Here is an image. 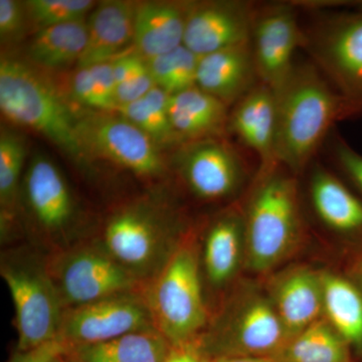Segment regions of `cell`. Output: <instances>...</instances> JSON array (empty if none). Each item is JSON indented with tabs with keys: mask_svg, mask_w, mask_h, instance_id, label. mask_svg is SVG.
Instances as JSON below:
<instances>
[{
	"mask_svg": "<svg viewBox=\"0 0 362 362\" xmlns=\"http://www.w3.org/2000/svg\"><path fill=\"white\" fill-rule=\"evenodd\" d=\"M275 94L276 162L296 175L310 165L335 123L356 109L312 62L295 64Z\"/></svg>",
	"mask_w": 362,
	"mask_h": 362,
	"instance_id": "obj_1",
	"label": "cell"
},
{
	"mask_svg": "<svg viewBox=\"0 0 362 362\" xmlns=\"http://www.w3.org/2000/svg\"><path fill=\"white\" fill-rule=\"evenodd\" d=\"M245 223L247 259L252 270L265 272L282 261L300 232L295 175L274 163L259 169Z\"/></svg>",
	"mask_w": 362,
	"mask_h": 362,
	"instance_id": "obj_2",
	"label": "cell"
},
{
	"mask_svg": "<svg viewBox=\"0 0 362 362\" xmlns=\"http://www.w3.org/2000/svg\"><path fill=\"white\" fill-rule=\"evenodd\" d=\"M0 109L11 122L45 136L78 161L88 158L78 142L77 118L54 87L25 62H0Z\"/></svg>",
	"mask_w": 362,
	"mask_h": 362,
	"instance_id": "obj_3",
	"label": "cell"
},
{
	"mask_svg": "<svg viewBox=\"0 0 362 362\" xmlns=\"http://www.w3.org/2000/svg\"><path fill=\"white\" fill-rule=\"evenodd\" d=\"M149 311L157 331L173 347L188 345L204 327L199 266L189 247H180L168 259L150 295Z\"/></svg>",
	"mask_w": 362,
	"mask_h": 362,
	"instance_id": "obj_4",
	"label": "cell"
},
{
	"mask_svg": "<svg viewBox=\"0 0 362 362\" xmlns=\"http://www.w3.org/2000/svg\"><path fill=\"white\" fill-rule=\"evenodd\" d=\"M304 30L303 49L345 100L362 106V11L337 14Z\"/></svg>",
	"mask_w": 362,
	"mask_h": 362,
	"instance_id": "obj_5",
	"label": "cell"
},
{
	"mask_svg": "<svg viewBox=\"0 0 362 362\" xmlns=\"http://www.w3.org/2000/svg\"><path fill=\"white\" fill-rule=\"evenodd\" d=\"M1 275L16 310L18 351H28L58 339L62 298L45 269L33 264H2Z\"/></svg>",
	"mask_w": 362,
	"mask_h": 362,
	"instance_id": "obj_6",
	"label": "cell"
},
{
	"mask_svg": "<svg viewBox=\"0 0 362 362\" xmlns=\"http://www.w3.org/2000/svg\"><path fill=\"white\" fill-rule=\"evenodd\" d=\"M76 130L86 156L107 159L141 176L160 175L165 163L148 135L122 116L96 112L78 117Z\"/></svg>",
	"mask_w": 362,
	"mask_h": 362,
	"instance_id": "obj_7",
	"label": "cell"
},
{
	"mask_svg": "<svg viewBox=\"0 0 362 362\" xmlns=\"http://www.w3.org/2000/svg\"><path fill=\"white\" fill-rule=\"evenodd\" d=\"M304 30L295 4L258 6L251 47L259 80L274 92L280 89L295 66V52L303 47Z\"/></svg>",
	"mask_w": 362,
	"mask_h": 362,
	"instance_id": "obj_8",
	"label": "cell"
},
{
	"mask_svg": "<svg viewBox=\"0 0 362 362\" xmlns=\"http://www.w3.org/2000/svg\"><path fill=\"white\" fill-rule=\"evenodd\" d=\"M150 322L151 315L144 304L134 298L117 295L64 314L59 338L70 350L152 329Z\"/></svg>",
	"mask_w": 362,
	"mask_h": 362,
	"instance_id": "obj_9",
	"label": "cell"
},
{
	"mask_svg": "<svg viewBox=\"0 0 362 362\" xmlns=\"http://www.w3.org/2000/svg\"><path fill=\"white\" fill-rule=\"evenodd\" d=\"M51 277L62 301L75 307L122 295L135 286L132 272L99 250L71 252Z\"/></svg>",
	"mask_w": 362,
	"mask_h": 362,
	"instance_id": "obj_10",
	"label": "cell"
},
{
	"mask_svg": "<svg viewBox=\"0 0 362 362\" xmlns=\"http://www.w3.org/2000/svg\"><path fill=\"white\" fill-rule=\"evenodd\" d=\"M257 9L240 0L192 2L183 45L202 57L250 42Z\"/></svg>",
	"mask_w": 362,
	"mask_h": 362,
	"instance_id": "obj_11",
	"label": "cell"
},
{
	"mask_svg": "<svg viewBox=\"0 0 362 362\" xmlns=\"http://www.w3.org/2000/svg\"><path fill=\"white\" fill-rule=\"evenodd\" d=\"M180 164L188 187L206 201L235 194L245 177L244 161L237 150L216 137L188 144L180 153Z\"/></svg>",
	"mask_w": 362,
	"mask_h": 362,
	"instance_id": "obj_12",
	"label": "cell"
},
{
	"mask_svg": "<svg viewBox=\"0 0 362 362\" xmlns=\"http://www.w3.org/2000/svg\"><path fill=\"white\" fill-rule=\"evenodd\" d=\"M289 341L284 325L272 302L247 300L216 343V356H275Z\"/></svg>",
	"mask_w": 362,
	"mask_h": 362,
	"instance_id": "obj_13",
	"label": "cell"
},
{
	"mask_svg": "<svg viewBox=\"0 0 362 362\" xmlns=\"http://www.w3.org/2000/svg\"><path fill=\"white\" fill-rule=\"evenodd\" d=\"M259 83L251 40L199 57L197 87L228 107L237 104Z\"/></svg>",
	"mask_w": 362,
	"mask_h": 362,
	"instance_id": "obj_14",
	"label": "cell"
},
{
	"mask_svg": "<svg viewBox=\"0 0 362 362\" xmlns=\"http://www.w3.org/2000/svg\"><path fill=\"white\" fill-rule=\"evenodd\" d=\"M228 129L242 144L252 150L259 160V169L276 163L277 103L276 94L268 86L259 83L233 105Z\"/></svg>",
	"mask_w": 362,
	"mask_h": 362,
	"instance_id": "obj_15",
	"label": "cell"
},
{
	"mask_svg": "<svg viewBox=\"0 0 362 362\" xmlns=\"http://www.w3.org/2000/svg\"><path fill=\"white\" fill-rule=\"evenodd\" d=\"M136 4L123 0L102 1L87 21L88 40L77 68L113 61L134 39Z\"/></svg>",
	"mask_w": 362,
	"mask_h": 362,
	"instance_id": "obj_16",
	"label": "cell"
},
{
	"mask_svg": "<svg viewBox=\"0 0 362 362\" xmlns=\"http://www.w3.org/2000/svg\"><path fill=\"white\" fill-rule=\"evenodd\" d=\"M190 4L175 1L136 4L133 44L143 58L148 61L183 45Z\"/></svg>",
	"mask_w": 362,
	"mask_h": 362,
	"instance_id": "obj_17",
	"label": "cell"
},
{
	"mask_svg": "<svg viewBox=\"0 0 362 362\" xmlns=\"http://www.w3.org/2000/svg\"><path fill=\"white\" fill-rule=\"evenodd\" d=\"M107 252L125 268H146L161 250L160 228L146 214L128 211L117 214L105 232Z\"/></svg>",
	"mask_w": 362,
	"mask_h": 362,
	"instance_id": "obj_18",
	"label": "cell"
},
{
	"mask_svg": "<svg viewBox=\"0 0 362 362\" xmlns=\"http://www.w3.org/2000/svg\"><path fill=\"white\" fill-rule=\"evenodd\" d=\"M273 296L289 340L319 320L323 312L321 276L307 269H296L281 278Z\"/></svg>",
	"mask_w": 362,
	"mask_h": 362,
	"instance_id": "obj_19",
	"label": "cell"
},
{
	"mask_svg": "<svg viewBox=\"0 0 362 362\" xmlns=\"http://www.w3.org/2000/svg\"><path fill=\"white\" fill-rule=\"evenodd\" d=\"M28 204L40 225L59 230L73 216V199L58 168L47 157L33 158L25 175Z\"/></svg>",
	"mask_w": 362,
	"mask_h": 362,
	"instance_id": "obj_20",
	"label": "cell"
},
{
	"mask_svg": "<svg viewBox=\"0 0 362 362\" xmlns=\"http://www.w3.org/2000/svg\"><path fill=\"white\" fill-rule=\"evenodd\" d=\"M168 114L181 141L218 137L230 119L228 107L197 86L169 96Z\"/></svg>",
	"mask_w": 362,
	"mask_h": 362,
	"instance_id": "obj_21",
	"label": "cell"
},
{
	"mask_svg": "<svg viewBox=\"0 0 362 362\" xmlns=\"http://www.w3.org/2000/svg\"><path fill=\"white\" fill-rule=\"evenodd\" d=\"M309 192L314 211L326 226L340 233L362 230V202L329 170L314 168Z\"/></svg>",
	"mask_w": 362,
	"mask_h": 362,
	"instance_id": "obj_22",
	"label": "cell"
},
{
	"mask_svg": "<svg viewBox=\"0 0 362 362\" xmlns=\"http://www.w3.org/2000/svg\"><path fill=\"white\" fill-rule=\"evenodd\" d=\"M173 346L156 329L131 332L97 344L74 347L70 362H164Z\"/></svg>",
	"mask_w": 362,
	"mask_h": 362,
	"instance_id": "obj_23",
	"label": "cell"
},
{
	"mask_svg": "<svg viewBox=\"0 0 362 362\" xmlns=\"http://www.w3.org/2000/svg\"><path fill=\"white\" fill-rule=\"evenodd\" d=\"M88 40L87 21L47 26L37 30L28 54L35 66L63 69L78 63Z\"/></svg>",
	"mask_w": 362,
	"mask_h": 362,
	"instance_id": "obj_24",
	"label": "cell"
},
{
	"mask_svg": "<svg viewBox=\"0 0 362 362\" xmlns=\"http://www.w3.org/2000/svg\"><path fill=\"white\" fill-rule=\"evenodd\" d=\"M326 320L349 346L362 350V293L346 279L321 276Z\"/></svg>",
	"mask_w": 362,
	"mask_h": 362,
	"instance_id": "obj_25",
	"label": "cell"
},
{
	"mask_svg": "<svg viewBox=\"0 0 362 362\" xmlns=\"http://www.w3.org/2000/svg\"><path fill=\"white\" fill-rule=\"evenodd\" d=\"M274 358L278 362H351L349 343L322 319L291 338Z\"/></svg>",
	"mask_w": 362,
	"mask_h": 362,
	"instance_id": "obj_26",
	"label": "cell"
},
{
	"mask_svg": "<svg viewBox=\"0 0 362 362\" xmlns=\"http://www.w3.org/2000/svg\"><path fill=\"white\" fill-rule=\"evenodd\" d=\"M244 238V221L233 214L223 216L211 226L204 247V266L214 284H223L235 274Z\"/></svg>",
	"mask_w": 362,
	"mask_h": 362,
	"instance_id": "obj_27",
	"label": "cell"
},
{
	"mask_svg": "<svg viewBox=\"0 0 362 362\" xmlns=\"http://www.w3.org/2000/svg\"><path fill=\"white\" fill-rule=\"evenodd\" d=\"M169 96L170 95L156 86L142 99L119 107L117 111L148 135L159 148L170 146L181 140L169 119Z\"/></svg>",
	"mask_w": 362,
	"mask_h": 362,
	"instance_id": "obj_28",
	"label": "cell"
},
{
	"mask_svg": "<svg viewBox=\"0 0 362 362\" xmlns=\"http://www.w3.org/2000/svg\"><path fill=\"white\" fill-rule=\"evenodd\" d=\"M199 62V57L182 45L147 64L156 87L171 96L197 86Z\"/></svg>",
	"mask_w": 362,
	"mask_h": 362,
	"instance_id": "obj_29",
	"label": "cell"
},
{
	"mask_svg": "<svg viewBox=\"0 0 362 362\" xmlns=\"http://www.w3.org/2000/svg\"><path fill=\"white\" fill-rule=\"evenodd\" d=\"M25 143L20 135L2 131L0 135V202L2 209L13 211L25 159Z\"/></svg>",
	"mask_w": 362,
	"mask_h": 362,
	"instance_id": "obj_30",
	"label": "cell"
},
{
	"mask_svg": "<svg viewBox=\"0 0 362 362\" xmlns=\"http://www.w3.org/2000/svg\"><path fill=\"white\" fill-rule=\"evenodd\" d=\"M25 6L28 21L39 30L47 26L85 21L96 4L92 0H28Z\"/></svg>",
	"mask_w": 362,
	"mask_h": 362,
	"instance_id": "obj_31",
	"label": "cell"
},
{
	"mask_svg": "<svg viewBox=\"0 0 362 362\" xmlns=\"http://www.w3.org/2000/svg\"><path fill=\"white\" fill-rule=\"evenodd\" d=\"M28 21L25 4L16 0H0V37L2 42L18 40Z\"/></svg>",
	"mask_w": 362,
	"mask_h": 362,
	"instance_id": "obj_32",
	"label": "cell"
},
{
	"mask_svg": "<svg viewBox=\"0 0 362 362\" xmlns=\"http://www.w3.org/2000/svg\"><path fill=\"white\" fill-rule=\"evenodd\" d=\"M71 92L78 103L95 109L104 111V105L98 92L94 77L88 66L77 68L71 78Z\"/></svg>",
	"mask_w": 362,
	"mask_h": 362,
	"instance_id": "obj_33",
	"label": "cell"
},
{
	"mask_svg": "<svg viewBox=\"0 0 362 362\" xmlns=\"http://www.w3.org/2000/svg\"><path fill=\"white\" fill-rule=\"evenodd\" d=\"M94 77L98 92L103 102L105 112L117 110L115 99L117 83L114 77L112 61L88 66Z\"/></svg>",
	"mask_w": 362,
	"mask_h": 362,
	"instance_id": "obj_34",
	"label": "cell"
},
{
	"mask_svg": "<svg viewBox=\"0 0 362 362\" xmlns=\"http://www.w3.org/2000/svg\"><path fill=\"white\" fill-rule=\"evenodd\" d=\"M154 87H156V83L150 75L149 69L130 78L127 82L117 86L115 94L117 109L124 105L133 103L142 99Z\"/></svg>",
	"mask_w": 362,
	"mask_h": 362,
	"instance_id": "obj_35",
	"label": "cell"
},
{
	"mask_svg": "<svg viewBox=\"0 0 362 362\" xmlns=\"http://www.w3.org/2000/svg\"><path fill=\"white\" fill-rule=\"evenodd\" d=\"M333 156L339 168L362 192V156L347 143L337 139L333 144Z\"/></svg>",
	"mask_w": 362,
	"mask_h": 362,
	"instance_id": "obj_36",
	"label": "cell"
},
{
	"mask_svg": "<svg viewBox=\"0 0 362 362\" xmlns=\"http://www.w3.org/2000/svg\"><path fill=\"white\" fill-rule=\"evenodd\" d=\"M68 351L69 347L58 338L37 349L18 351L9 362H52L59 357L66 356Z\"/></svg>",
	"mask_w": 362,
	"mask_h": 362,
	"instance_id": "obj_37",
	"label": "cell"
},
{
	"mask_svg": "<svg viewBox=\"0 0 362 362\" xmlns=\"http://www.w3.org/2000/svg\"><path fill=\"white\" fill-rule=\"evenodd\" d=\"M113 65L114 77H115L117 86L127 82L130 78L139 75L142 71L148 69L146 59L141 54H124L112 61Z\"/></svg>",
	"mask_w": 362,
	"mask_h": 362,
	"instance_id": "obj_38",
	"label": "cell"
},
{
	"mask_svg": "<svg viewBox=\"0 0 362 362\" xmlns=\"http://www.w3.org/2000/svg\"><path fill=\"white\" fill-rule=\"evenodd\" d=\"M164 362H204L199 352L190 349L189 345L173 347Z\"/></svg>",
	"mask_w": 362,
	"mask_h": 362,
	"instance_id": "obj_39",
	"label": "cell"
},
{
	"mask_svg": "<svg viewBox=\"0 0 362 362\" xmlns=\"http://www.w3.org/2000/svg\"><path fill=\"white\" fill-rule=\"evenodd\" d=\"M213 362H278L273 356H218Z\"/></svg>",
	"mask_w": 362,
	"mask_h": 362,
	"instance_id": "obj_40",
	"label": "cell"
},
{
	"mask_svg": "<svg viewBox=\"0 0 362 362\" xmlns=\"http://www.w3.org/2000/svg\"><path fill=\"white\" fill-rule=\"evenodd\" d=\"M52 362H70L66 358L65 356L59 357V358L54 359Z\"/></svg>",
	"mask_w": 362,
	"mask_h": 362,
	"instance_id": "obj_41",
	"label": "cell"
}]
</instances>
